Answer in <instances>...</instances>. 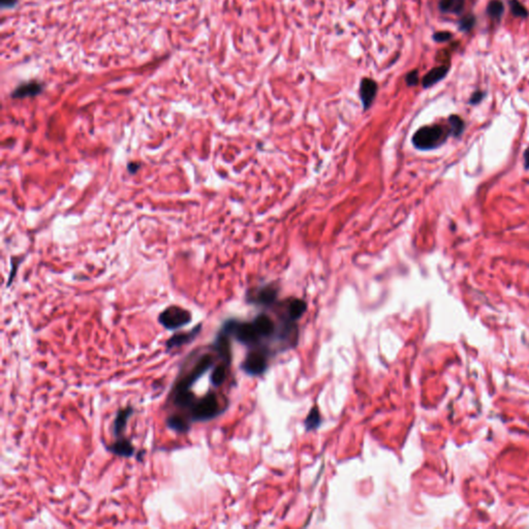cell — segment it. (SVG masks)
Returning <instances> with one entry per match:
<instances>
[{"label": "cell", "mask_w": 529, "mask_h": 529, "mask_svg": "<svg viewBox=\"0 0 529 529\" xmlns=\"http://www.w3.org/2000/svg\"><path fill=\"white\" fill-rule=\"evenodd\" d=\"M483 97H484V93L481 92V91H477V92H475V93L473 94V96H472V98H471V103H472L473 105H477V104H479L480 101L483 99Z\"/></svg>", "instance_id": "4316f807"}, {"label": "cell", "mask_w": 529, "mask_h": 529, "mask_svg": "<svg viewBox=\"0 0 529 529\" xmlns=\"http://www.w3.org/2000/svg\"><path fill=\"white\" fill-rule=\"evenodd\" d=\"M510 8L515 17L526 18L528 16L527 10L518 2V0H510Z\"/></svg>", "instance_id": "603a6c76"}, {"label": "cell", "mask_w": 529, "mask_h": 529, "mask_svg": "<svg viewBox=\"0 0 529 529\" xmlns=\"http://www.w3.org/2000/svg\"><path fill=\"white\" fill-rule=\"evenodd\" d=\"M377 93V83L374 80L365 78L362 80L360 85V97L364 110H367L371 107L373 100Z\"/></svg>", "instance_id": "9c48e42d"}, {"label": "cell", "mask_w": 529, "mask_h": 529, "mask_svg": "<svg viewBox=\"0 0 529 529\" xmlns=\"http://www.w3.org/2000/svg\"><path fill=\"white\" fill-rule=\"evenodd\" d=\"M167 427L178 433H187L190 430V422L182 415H172L166 421Z\"/></svg>", "instance_id": "9a60e30c"}, {"label": "cell", "mask_w": 529, "mask_h": 529, "mask_svg": "<svg viewBox=\"0 0 529 529\" xmlns=\"http://www.w3.org/2000/svg\"><path fill=\"white\" fill-rule=\"evenodd\" d=\"M449 70H450L449 65H441V67H436V68L432 69L430 72L427 73V75L423 78V81H422L423 87L424 88H429V87L435 85L436 83L440 82L442 79H444L446 77L447 73H449Z\"/></svg>", "instance_id": "5bb4252c"}, {"label": "cell", "mask_w": 529, "mask_h": 529, "mask_svg": "<svg viewBox=\"0 0 529 529\" xmlns=\"http://www.w3.org/2000/svg\"><path fill=\"white\" fill-rule=\"evenodd\" d=\"M134 415V409L127 406L125 409H121L117 412L114 423H113V434L116 438L121 437L126 429L129 418Z\"/></svg>", "instance_id": "8fae6325"}, {"label": "cell", "mask_w": 529, "mask_h": 529, "mask_svg": "<svg viewBox=\"0 0 529 529\" xmlns=\"http://www.w3.org/2000/svg\"><path fill=\"white\" fill-rule=\"evenodd\" d=\"M406 84L409 86H416L419 82V72L417 70H414L410 72L405 77Z\"/></svg>", "instance_id": "484cf974"}, {"label": "cell", "mask_w": 529, "mask_h": 529, "mask_svg": "<svg viewBox=\"0 0 529 529\" xmlns=\"http://www.w3.org/2000/svg\"><path fill=\"white\" fill-rule=\"evenodd\" d=\"M214 364V358L210 354L202 355L186 374H181L172 389V393L191 391V386L204 375Z\"/></svg>", "instance_id": "7a4b0ae2"}, {"label": "cell", "mask_w": 529, "mask_h": 529, "mask_svg": "<svg viewBox=\"0 0 529 529\" xmlns=\"http://www.w3.org/2000/svg\"><path fill=\"white\" fill-rule=\"evenodd\" d=\"M42 89H43L42 84L35 82V81H32V82L22 84V85H20L18 88H16L12 94V97L24 98L28 96H35L38 93H40Z\"/></svg>", "instance_id": "2e32d148"}, {"label": "cell", "mask_w": 529, "mask_h": 529, "mask_svg": "<svg viewBox=\"0 0 529 529\" xmlns=\"http://www.w3.org/2000/svg\"><path fill=\"white\" fill-rule=\"evenodd\" d=\"M453 37L452 33L449 32V31H439V32H436L434 35H433V39L435 40V42L437 43H444V42H449V40Z\"/></svg>", "instance_id": "d4e9b609"}, {"label": "cell", "mask_w": 529, "mask_h": 529, "mask_svg": "<svg viewBox=\"0 0 529 529\" xmlns=\"http://www.w3.org/2000/svg\"><path fill=\"white\" fill-rule=\"evenodd\" d=\"M475 23H476L475 17L473 15H469V16H466V17L461 19V21L459 22V29L461 31L467 32V31H470L474 27Z\"/></svg>", "instance_id": "cb8c5ba5"}, {"label": "cell", "mask_w": 529, "mask_h": 529, "mask_svg": "<svg viewBox=\"0 0 529 529\" xmlns=\"http://www.w3.org/2000/svg\"><path fill=\"white\" fill-rule=\"evenodd\" d=\"M320 423H321V418H320L319 411L317 409V406H314V408L309 412L307 418L304 421L305 428H306V430L308 431L315 430L320 426Z\"/></svg>", "instance_id": "ffe728a7"}, {"label": "cell", "mask_w": 529, "mask_h": 529, "mask_svg": "<svg viewBox=\"0 0 529 529\" xmlns=\"http://www.w3.org/2000/svg\"><path fill=\"white\" fill-rule=\"evenodd\" d=\"M449 124H450V127H449L450 131L455 137H458L463 131L464 123H463L462 119L459 116H456V115L451 116L449 118Z\"/></svg>", "instance_id": "7402d4cb"}, {"label": "cell", "mask_w": 529, "mask_h": 529, "mask_svg": "<svg viewBox=\"0 0 529 529\" xmlns=\"http://www.w3.org/2000/svg\"><path fill=\"white\" fill-rule=\"evenodd\" d=\"M221 330L234 336L238 342L248 348H254L259 343V334L257 333L252 321H240L234 318L228 319L222 324Z\"/></svg>", "instance_id": "277c9868"}, {"label": "cell", "mask_w": 529, "mask_h": 529, "mask_svg": "<svg viewBox=\"0 0 529 529\" xmlns=\"http://www.w3.org/2000/svg\"><path fill=\"white\" fill-rule=\"evenodd\" d=\"M438 8L442 13L459 15L463 11L464 0H439Z\"/></svg>", "instance_id": "d6986e66"}, {"label": "cell", "mask_w": 529, "mask_h": 529, "mask_svg": "<svg viewBox=\"0 0 529 529\" xmlns=\"http://www.w3.org/2000/svg\"><path fill=\"white\" fill-rule=\"evenodd\" d=\"M307 309V304L305 303L303 300L295 299L289 304L288 313L291 320L295 321L302 317V315L305 313Z\"/></svg>", "instance_id": "ac0fdd59"}, {"label": "cell", "mask_w": 529, "mask_h": 529, "mask_svg": "<svg viewBox=\"0 0 529 529\" xmlns=\"http://www.w3.org/2000/svg\"><path fill=\"white\" fill-rule=\"evenodd\" d=\"M504 12L503 4L500 0H491L487 7V14L492 19L499 20Z\"/></svg>", "instance_id": "44dd1931"}, {"label": "cell", "mask_w": 529, "mask_h": 529, "mask_svg": "<svg viewBox=\"0 0 529 529\" xmlns=\"http://www.w3.org/2000/svg\"><path fill=\"white\" fill-rule=\"evenodd\" d=\"M227 406H223L216 393L210 391L203 397L195 398L190 408L188 409V418L191 423L208 422L222 413H225Z\"/></svg>", "instance_id": "6da1fadb"}, {"label": "cell", "mask_w": 529, "mask_h": 529, "mask_svg": "<svg viewBox=\"0 0 529 529\" xmlns=\"http://www.w3.org/2000/svg\"><path fill=\"white\" fill-rule=\"evenodd\" d=\"M253 325L255 327L257 333L260 337H269L274 334L275 332V323L274 321L266 314H259L257 315L253 321Z\"/></svg>", "instance_id": "7c38bea8"}, {"label": "cell", "mask_w": 529, "mask_h": 529, "mask_svg": "<svg viewBox=\"0 0 529 529\" xmlns=\"http://www.w3.org/2000/svg\"><path fill=\"white\" fill-rule=\"evenodd\" d=\"M277 298V290L274 287L268 286L260 289L254 296L251 297L250 301L252 303L262 305V306H270Z\"/></svg>", "instance_id": "4fadbf2b"}, {"label": "cell", "mask_w": 529, "mask_h": 529, "mask_svg": "<svg viewBox=\"0 0 529 529\" xmlns=\"http://www.w3.org/2000/svg\"><path fill=\"white\" fill-rule=\"evenodd\" d=\"M140 167H141V165L138 164V162H130V164H128V166H127V170H128L129 173L135 174V173L138 172Z\"/></svg>", "instance_id": "83f0119b"}, {"label": "cell", "mask_w": 529, "mask_h": 529, "mask_svg": "<svg viewBox=\"0 0 529 529\" xmlns=\"http://www.w3.org/2000/svg\"><path fill=\"white\" fill-rule=\"evenodd\" d=\"M450 134V128L446 129L441 125L424 126L415 133L413 144L419 150H432L442 145Z\"/></svg>", "instance_id": "3957f363"}, {"label": "cell", "mask_w": 529, "mask_h": 529, "mask_svg": "<svg viewBox=\"0 0 529 529\" xmlns=\"http://www.w3.org/2000/svg\"><path fill=\"white\" fill-rule=\"evenodd\" d=\"M524 158H525V167L526 169H529V148L525 151Z\"/></svg>", "instance_id": "f1b7e54d"}, {"label": "cell", "mask_w": 529, "mask_h": 529, "mask_svg": "<svg viewBox=\"0 0 529 529\" xmlns=\"http://www.w3.org/2000/svg\"><path fill=\"white\" fill-rule=\"evenodd\" d=\"M228 368L229 366L225 363H221L213 369L211 375H210V382L214 386V388H219V386L225 382L228 375Z\"/></svg>", "instance_id": "e0dca14e"}, {"label": "cell", "mask_w": 529, "mask_h": 529, "mask_svg": "<svg viewBox=\"0 0 529 529\" xmlns=\"http://www.w3.org/2000/svg\"><path fill=\"white\" fill-rule=\"evenodd\" d=\"M107 450L119 457H124V458H130L135 455V447L131 443V441L124 437H118L116 440L107 445Z\"/></svg>", "instance_id": "30bf717a"}, {"label": "cell", "mask_w": 529, "mask_h": 529, "mask_svg": "<svg viewBox=\"0 0 529 529\" xmlns=\"http://www.w3.org/2000/svg\"><path fill=\"white\" fill-rule=\"evenodd\" d=\"M192 319L191 313L177 305L167 307L164 311H161L158 315L159 323L167 330L177 331L183 327L187 325Z\"/></svg>", "instance_id": "5b68a950"}, {"label": "cell", "mask_w": 529, "mask_h": 529, "mask_svg": "<svg viewBox=\"0 0 529 529\" xmlns=\"http://www.w3.org/2000/svg\"><path fill=\"white\" fill-rule=\"evenodd\" d=\"M201 330H202V323L196 324L195 327L189 332H180V333L174 334L166 342L167 351L170 352L174 349H178L180 347H183V345L191 343L196 338V336L201 333Z\"/></svg>", "instance_id": "ba28073f"}, {"label": "cell", "mask_w": 529, "mask_h": 529, "mask_svg": "<svg viewBox=\"0 0 529 529\" xmlns=\"http://www.w3.org/2000/svg\"><path fill=\"white\" fill-rule=\"evenodd\" d=\"M242 370L250 376H258L268 368V357L263 351L250 352L241 365Z\"/></svg>", "instance_id": "8992f818"}, {"label": "cell", "mask_w": 529, "mask_h": 529, "mask_svg": "<svg viewBox=\"0 0 529 529\" xmlns=\"http://www.w3.org/2000/svg\"><path fill=\"white\" fill-rule=\"evenodd\" d=\"M230 337L231 336L228 333L220 329L213 343V350L217 353L218 357L221 358L222 363L228 365L229 367L232 362V349Z\"/></svg>", "instance_id": "52a82bcc"}]
</instances>
